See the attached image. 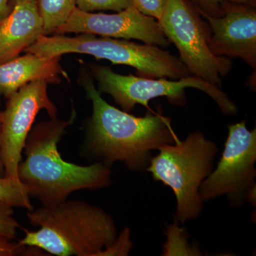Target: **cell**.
<instances>
[{
  "label": "cell",
  "mask_w": 256,
  "mask_h": 256,
  "mask_svg": "<svg viewBox=\"0 0 256 256\" xmlns=\"http://www.w3.org/2000/svg\"><path fill=\"white\" fill-rule=\"evenodd\" d=\"M92 112L82 153L87 159L111 166L124 163L132 171H146L153 151L178 140L169 118L152 112L137 117L110 105L92 80L84 82Z\"/></svg>",
  "instance_id": "obj_1"
},
{
  "label": "cell",
  "mask_w": 256,
  "mask_h": 256,
  "mask_svg": "<svg viewBox=\"0 0 256 256\" xmlns=\"http://www.w3.org/2000/svg\"><path fill=\"white\" fill-rule=\"evenodd\" d=\"M75 118L73 111L67 120L56 118L40 122L32 128L26 139L18 178L30 198H36L42 206H56L74 192L100 190L112 184L111 166L100 162L78 165L60 156L58 143Z\"/></svg>",
  "instance_id": "obj_2"
},
{
  "label": "cell",
  "mask_w": 256,
  "mask_h": 256,
  "mask_svg": "<svg viewBox=\"0 0 256 256\" xmlns=\"http://www.w3.org/2000/svg\"><path fill=\"white\" fill-rule=\"evenodd\" d=\"M28 222L40 227L24 229L18 242L57 256H100L117 238L116 222L100 207L79 200L28 212Z\"/></svg>",
  "instance_id": "obj_3"
},
{
  "label": "cell",
  "mask_w": 256,
  "mask_h": 256,
  "mask_svg": "<svg viewBox=\"0 0 256 256\" xmlns=\"http://www.w3.org/2000/svg\"><path fill=\"white\" fill-rule=\"evenodd\" d=\"M24 52L43 57L60 56L65 54L92 55L97 60L133 67L140 76L144 78L178 80L190 76L180 58L161 47L90 34L73 37L42 35Z\"/></svg>",
  "instance_id": "obj_4"
},
{
  "label": "cell",
  "mask_w": 256,
  "mask_h": 256,
  "mask_svg": "<svg viewBox=\"0 0 256 256\" xmlns=\"http://www.w3.org/2000/svg\"><path fill=\"white\" fill-rule=\"evenodd\" d=\"M158 151L146 172L172 190L176 200V222L184 224L196 220L203 210L200 188L213 171L216 144L201 131H196L184 140L178 139Z\"/></svg>",
  "instance_id": "obj_5"
},
{
  "label": "cell",
  "mask_w": 256,
  "mask_h": 256,
  "mask_svg": "<svg viewBox=\"0 0 256 256\" xmlns=\"http://www.w3.org/2000/svg\"><path fill=\"white\" fill-rule=\"evenodd\" d=\"M90 68L98 84L99 92L112 96L126 112H130L137 105L149 108V101L158 97L166 98L172 105L186 106L185 90L190 88L202 90L212 98L224 114L233 116L238 112L237 106L220 87L194 76L168 80L120 75L102 66L92 65Z\"/></svg>",
  "instance_id": "obj_6"
},
{
  "label": "cell",
  "mask_w": 256,
  "mask_h": 256,
  "mask_svg": "<svg viewBox=\"0 0 256 256\" xmlns=\"http://www.w3.org/2000/svg\"><path fill=\"white\" fill-rule=\"evenodd\" d=\"M158 21L190 75L220 87L222 78L232 70V62L210 52L206 22L194 5L188 0H166Z\"/></svg>",
  "instance_id": "obj_7"
},
{
  "label": "cell",
  "mask_w": 256,
  "mask_h": 256,
  "mask_svg": "<svg viewBox=\"0 0 256 256\" xmlns=\"http://www.w3.org/2000/svg\"><path fill=\"white\" fill-rule=\"evenodd\" d=\"M218 165L202 184L203 202L226 196L232 206L250 202L255 206L256 129L249 130L245 120L230 124Z\"/></svg>",
  "instance_id": "obj_8"
},
{
  "label": "cell",
  "mask_w": 256,
  "mask_h": 256,
  "mask_svg": "<svg viewBox=\"0 0 256 256\" xmlns=\"http://www.w3.org/2000/svg\"><path fill=\"white\" fill-rule=\"evenodd\" d=\"M47 85L44 80L28 82L8 98L2 111L0 158L5 176L18 178L24 148L38 112L44 110L50 119L57 118V109L48 95Z\"/></svg>",
  "instance_id": "obj_9"
},
{
  "label": "cell",
  "mask_w": 256,
  "mask_h": 256,
  "mask_svg": "<svg viewBox=\"0 0 256 256\" xmlns=\"http://www.w3.org/2000/svg\"><path fill=\"white\" fill-rule=\"evenodd\" d=\"M196 9L206 22L210 52L218 56L240 58L256 70V6L226 2L214 13Z\"/></svg>",
  "instance_id": "obj_10"
},
{
  "label": "cell",
  "mask_w": 256,
  "mask_h": 256,
  "mask_svg": "<svg viewBox=\"0 0 256 256\" xmlns=\"http://www.w3.org/2000/svg\"><path fill=\"white\" fill-rule=\"evenodd\" d=\"M90 34L124 40H136L166 48L170 42L156 18L143 14L134 6L116 14L86 12L76 8L68 21L54 32Z\"/></svg>",
  "instance_id": "obj_11"
},
{
  "label": "cell",
  "mask_w": 256,
  "mask_h": 256,
  "mask_svg": "<svg viewBox=\"0 0 256 256\" xmlns=\"http://www.w3.org/2000/svg\"><path fill=\"white\" fill-rule=\"evenodd\" d=\"M42 35L44 28L36 0L15 4L0 22V64L18 57Z\"/></svg>",
  "instance_id": "obj_12"
},
{
  "label": "cell",
  "mask_w": 256,
  "mask_h": 256,
  "mask_svg": "<svg viewBox=\"0 0 256 256\" xmlns=\"http://www.w3.org/2000/svg\"><path fill=\"white\" fill-rule=\"evenodd\" d=\"M60 56L43 57L26 53L0 64V95L6 99L28 82L36 80L58 84L66 76L60 65Z\"/></svg>",
  "instance_id": "obj_13"
},
{
  "label": "cell",
  "mask_w": 256,
  "mask_h": 256,
  "mask_svg": "<svg viewBox=\"0 0 256 256\" xmlns=\"http://www.w3.org/2000/svg\"><path fill=\"white\" fill-rule=\"evenodd\" d=\"M36 1L38 12L43 20L45 35L54 32L66 22L76 8V0Z\"/></svg>",
  "instance_id": "obj_14"
},
{
  "label": "cell",
  "mask_w": 256,
  "mask_h": 256,
  "mask_svg": "<svg viewBox=\"0 0 256 256\" xmlns=\"http://www.w3.org/2000/svg\"><path fill=\"white\" fill-rule=\"evenodd\" d=\"M0 202L13 208L34 210L28 190L18 178L0 176Z\"/></svg>",
  "instance_id": "obj_15"
},
{
  "label": "cell",
  "mask_w": 256,
  "mask_h": 256,
  "mask_svg": "<svg viewBox=\"0 0 256 256\" xmlns=\"http://www.w3.org/2000/svg\"><path fill=\"white\" fill-rule=\"evenodd\" d=\"M133 6L132 0H76V8L86 12L98 10L120 12Z\"/></svg>",
  "instance_id": "obj_16"
},
{
  "label": "cell",
  "mask_w": 256,
  "mask_h": 256,
  "mask_svg": "<svg viewBox=\"0 0 256 256\" xmlns=\"http://www.w3.org/2000/svg\"><path fill=\"white\" fill-rule=\"evenodd\" d=\"M14 208L0 202V237L12 240L16 235L20 224L13 216Z\"/></svg>",
  "instance_id": "obj_17"
},
{
  "label": "cell",
  "mask_w": 256,
  "mask_h": 256,
  "mask_svg": "<svg viewBox=\"0 0 256 256\" xmlns=\"http://www.w3.org/2000/svg\"><path fill=\"white\" fill-rule=\"evenodd\" d=\"M130 232L128 228H124L119 235H118L114 242L105 250L101 252L100 256H128L132 247L131 242Z\"/></svg>",
  "instance_id": "obj_18"
},
{
  "label": "cell",
  "mask_w": 256,
  "mask_h": 256,
  "mask_svg": "<svg viewBox=\"0 0 256 256\" xmlns=\"http://www.w3.org/2000/svg\"><path fill=\"white\" fill-rule=\"evenodd\" d=\"M132 5L143 14L159 20L166 0H132Z\"/></svg>",
  "instance_id": "obj_19"
},
{
  "label": "cell",
  "mask_w": 256,
  "mask_h": 256,
  "mask_svg": "<svg viewBox=\"0 0 256 256\" xmlns=\"http://www.w3.org/2000/svg\"><path fill=\"white\" fill-rule=\"evenodd\" d=\"M25 254H35L28 250V246L22 245L20 242L0 237V256L26 255Z\"/></svg>",
  "instance_id": "obj_20"
},
{
  "label": "cell",
  "mask_w": 256,
  "mask_h": 256,
  "mask_svg": "<svg viewBox=\"0 0 256 256\" xmlns=\"http://www.w3.org/2000/svg\"><path fill=\"white\" fill-rule=\"evenodd\" d=\"M192 1L196 8L207 13L215 12L220 8V4L226 2H232L256 6V0H192Z\"/></svg>",
  "instance_id": "obj_21"
},
{
  "label": "cell",
  "mask_w": 256,
  "mask_h": 256,
  "mask_svg": "<svg viewBox=\"0 0 256 256\" xmlns=\"http://www.w3.org/2000/svg\"><path fill=\"white\" fill-rule=\"evenodd\" d=\"M13 8V0H0V22L8 16Z\"/></svg>",
  "instance_id": "obj_22"
},
{
  "label": "cell",
  "mask_w": 256,
  "mask_h": 256,
  "mask_svg": "<svg viewBox=\"0 0 256 256\" xmlns=\"http://www.w3.org/2000/svg\"><path fill=\"white\" fill-rule=\"evenodd\" d=\"M2 128V111L0 110V133H1ZM4 176V170L1 158H0V176Z\"/></svg>",
  "instance_id": "obj_23"
},
{
  "label": "cell",
  "mask_w": 256,
  "mask_h": 256,
  "mask_svg": "<svg viewBox=\"0 0 256 256\" xmlns=\"http://www.w3.org/2000/svg\"><path fill=\"white\" fill-rule=\"evenodd\" d=\"M28 1V0H13V5L18 4V3Z\"/></svg>",
  "instance_id": "obj_24"
}]
</instances>
